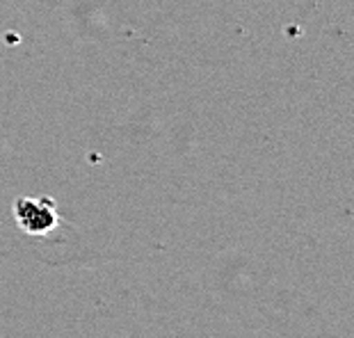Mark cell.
Masks as SVG:
<instances>
[{"label":"cell","mask_w":354,"mask_h":338,"mask_svg":"<svg viewBox=\"0 0 354 338\" xmlns=\"http://www.w3.org/2000/svg\"><path fill=\"white\" fill-rule=\"evenodd\" d=\"M14 220L28 236H48L59 227V213L50 197H19L14 201Z\"/></svg>","instance_id":"obj_1"}]
</instances>
